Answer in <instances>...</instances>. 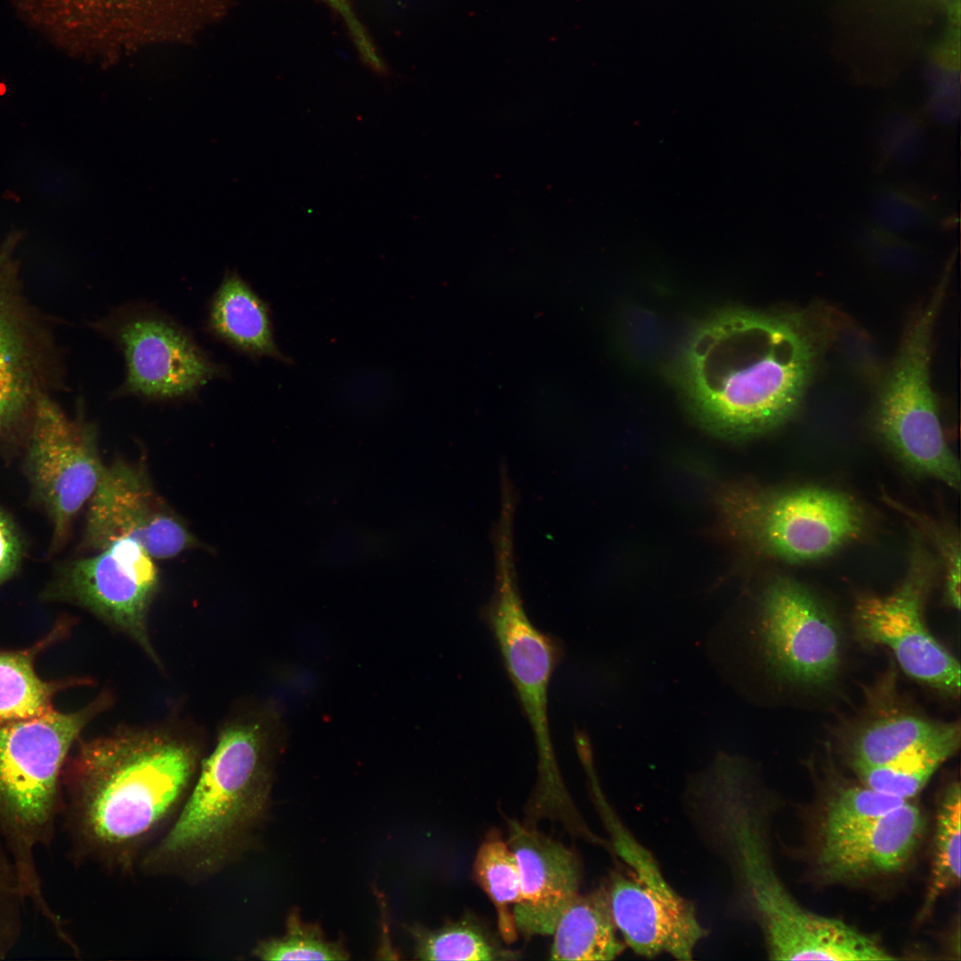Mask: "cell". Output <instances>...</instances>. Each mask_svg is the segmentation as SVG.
Instances as JSON below:
<instances>
[{"label":"cell","mask_w":961,"mask_h":961,"mask_svg":"<svg viewBox=\"0 0 961 961\" xmlns=\"http://www.w3.org/2000/svg\"><path fill=\"white\" fill-rule=\"evenodd\" d=\"M61 775V812L77 861L130 873L184 803L204 755L182 723L119 726L76 743Z\"/></svg>","instance_id":"1"},{"label":"cell","mask_w":961,"mask_h":961,"mask_svg":"<svg viewBox=\"0 0 961 961\" xmlns=\"http://www.w3.org/2000/svg\"><path fill=\"white\" fill-rule=\"evenodd\" d=\"M820 337L801 313L727 309L691 332L676 379L692 416L719 437L741 440L797 412L814 374Z\"/></svg>","instance_id":"2"},{"label":"cell","mask_w":961,"mask_h":961,"mask_svg":"<svg viewBox=\"0 0 961 961\" xmlns=\"http://www.w3.org/2000/svg\"><path fill=\"white\" fill-rule=\"evenodd\" d=\"M285 737L273 706H250L232 715L203 757L181 809L138 868L150 876L200 880L239 860L266 818Z\"/></svg>","instance_id":"3"},{"label":"cell","mask_w":961,"mask_h":961,"mask_svg":"<svg viewBox=\"0 0 961 961\" xmlns=\"http://www.w3.org/2000/svg\"><path fill=\"white\" fill-rule=\"evenodd\" d=\"M107 690L73 712L0 724V841L20 877L29 906L56 917L45 893L37 854L48 847L61 812V775L84 729L114 703Z\"/></svg>","instance_id":"4"},{"label":"cell","mask_w":961,"mask_h":961,"mask_svg":"<svg viewBox=\"0 0 961 961\" xmlns=\"http://www.w3.org/2000/svg\"><path fill=\"white\" fill-rule=\"evenodd\" d=\"M726 533L757 555L805 563L832 555L860 537L864 512L849 495L805 486L732 487L719 497Z\"/></svg>","instance_id":"5"},{"label":"cell","mask_w":961,"mask_h":961,"mask_svg":"<svg viewBox=\"0 0 961 961\" xmlns=\"http://www.w3.org/2000/svg\"><path fill=\"white\" fill-rule=\"evenodd\" d=\"M947 279L948 274L907 328L878 398L876 427L906 467L958 490L960 464L945 439L930 379L933 331Z\"/></svg>","instance_id":"6"},{"label":"cell","mask_w":961,"mask_h":961,"mask_svg":"<svg viewBox=\"0 0 961 961\" xmlns=\"http://www.w3.org/2000/svg\"><path fill=\"white\" fill-rule=\"evenodd\" d=\"M90 327L121 353L125 376L110 399L179 403L198 398L210 383L229 376L195 336L156 306L134 302L114 308Z\"/></svg>","instance_id":"7"},{"label":"cell","mask_w":961,"mask_h":961,"mask_svg":"<svg viewBox=\"0 0 961 961\" xmlns=\"http://www.w3.org/2000/svg\"><path fill=\"white\" fill-rule=\"evenodd\" d=\"M21 231L0 246V440L24 439L38 400L62 384L56 343L23 291L14 255Z\"/></svg>","instance_id":"8"},{"label":"cell","mask_w":961,"mask_h":961,"mask_svg":"<svg viewBox=\"0 0 961 961\" xmlns=\"http://www.w3.org/2000/svg\"><path fill=\"white\" fill-rule=\"evenodd\" d=\"M756 634L764 664L782 687L810 694L837 682L844 658L843 627L803 585L783 577L765 588Z\"/></svg>","instance_id":"9"},{"label":"cell","mask_w":961,"mask_h":961,"mask_svg":"<svg viewBox=\"0 0 961 961\" xmlns=\"http://www.w3.org/2000/svg\"><path fill=\"white\" fill-rule=\"evenodd\" d=\"M617 854L629 867L613 871L607 890L611 915L626 948L654 958L666 954L690 960L708 931L695 905L667 882L654 855L626 828L611 836Z\"/></svg>","instance_id":"10"},{"label":"cell","mask_w":961,"mask_h":961,"mask_svg":"<svg viewBox=\"0 0 961 961\" xmlns=\"http://www.w3.org/2000/svg\"><path fill=\"white\" fill-rule=\"evenodd\" d=\"M82 52L115 62L143 50L193 43L227 14L229 0H61Z\"/></svg>","instance_id":"11"},{"label":"cell","mask_w":961,"mask_h":961,"mask_svg":"<svg viewBox=\"0 0 961 961\" xmlns=\"http://www.w3.org/2000/svg\"><path fill=\"white\" fill-rule=\"evenodd\" d=\"M934 571L935 564L917 536L903 581L887 595L860 596L854 605L853 629L862 643L891 650L909 677L958 699L959 662L933 637L924 618Z\"/></svg>","instance_id":"12"},{"label":"cell","mask_w":961,"mask_h":961,"mask_svg":"<svg viewBox=\"0 0 961 961\" xmlns=\"http://www.w3.org/2000/svg\"><path fill=\"white\" fill-rule=\"evenodd\" d=\"M24 441L27 477L51 520V548L57 551L106 467L96 427L83 416L69 418L51 396H45L36 406Z\"/></svg>","instance_id":"13"},{"label":"cell","mask_w":961,"mask_h":961,"mask_svg":"<svg viewBox=\"0 0 961 961\" xmlns=\"http://www.w3.org/2000/svg\"><path fill=\"white\" fill-rule=\"evenodd\" d=\"M153 559L138 542L118 539L93 556L65 562L47 597L84 608L133 641L162 668L149 629L150 607L160 585Z\"/></svg>","instance_id":"14"},{"label":"cell","mask_w":961,"mask_h":961,"mask_svg":"<svg viewBox=\"0 0 961 961\" xmlns=\"http://www.w3.org/2000/svg\"><path fill=\"white\" fill-rule=\"evenodd\" d=\"M83 546L100 551L129 538L156 559H170L198 540L154 489L141 464L117 457L105 467L88 501Z\"/></svg>","instance_id":"15"},{"label":"cell","mask_w":961,"mask_h":961,"mask_svg":"<svg viewBox=\"0 0 961 961\" xmlns=\"http://www.w3.org/2000/svg\"><path fill=\"white\" fill-rule=\"evenodd\" d=\"M499 576L489 620L534 733L541 786L548 789L547 794L559 793L561 782L548 721V688L557 648L528 618L506 567Z\"/></svg>","instance_id":"16"},{"label":"cell","mask_w":961,"mask_h":961,"mask_svg":"<svg viewBox=\"0 0 961 961\" xmlns=\"http://www.w3.org/2000/svg\"><path fill=\"white\" fill-rule=\"evenodd\" d=\"M508 846L520 872L521 896L513 908L515 928L525 937L552 935L562 912L579 894L577 854L560 842L512 821Z\"/></svg>","instance_id":"17"},{"label":"cell","mask_w":961,"mask_h":961,"mask_svg":"<svg viewBox=\"0 0 961 961\" xmlns=\"http://www.w3.org/2000/svg\"><path fill=\"white\" fill-rule=\"evenodd\" d=\"M924 829L921 811L909 801L852 829L823 834L817 853L820 875L852 882L891 874L913 855Z\"/></svg>","instance_id":"18"},{"label":"cell","mask_w":961,"mask_h":961,"mask_svg":"<svg viewBox=\"0 0 961 961\" xmlns=\"http://www.w3.org/2000/svg\"><path fill=\"white\" fill-rule=\"evenodd\" d=\"M956 722H941L901 705L873 708L845 726L838 740L852 768L885 763L934 739Z\"/></svg>","instance_id":"19"},{"label":"cell","mask_w":961,"mask_h":961,"mask_svg":"<svg viewBox=\"0 0 961 961\" xmlns=\"http://www.w3.org/2000/svg\"><path fill=\"white\" fill-rule=\"evenodd\" d=\"M216 341L245 356L284 359L264 301L236 272L228 271L210 298L205 320Z\"/></svg>","instance_id":"20"},{"label":"cell","mask_w":961,"mask_h":961,"mask_svg":"<svg viewBox=\"0 0 961 961\" xmlns=\"http://www.w3.org/2000/svg\"><path fill=\"white\" fill-rule=\"evenodd\" d=\"M552 935V960L608 961L626 948L614 923L605 887L578 894L561 915Z\"/></svg>","instance_id":"21"},{"label":"cell","mask_w":961,"mask_h":961,"mask_svg":"<svg viewBox=\"0 0 961 961\" xmlns=\"http://www.w3.org/2000/svg\"><path fill=\"white\" fill-rule=\"evenodd\" d=\"M67 625L55 628L26 649L0 650V724L40 716L53 708L58 692L75 685L87 683L85 679L69 678L45 681L36 671V660L46 648L65 633Z\"/></svg>","instance_id":"22"},{"label":"cell","mask_w":961,"mask_h":961,"mask_svg":"<svg viewBox=\"0 0 961 961\" xmlns=\"http://www.w3.org/2000/svg\"><path fill=\"white\" fill-rule=\"evenodd\" d=\"M959 722L943 734L917 745L894 759L876 766L853 768L860 782L875 790L905 800L915 796L939 767L960 747Z\"/></svg>","instance_id":"23"},{"label":"cell","mask_w":961,"mask_h":961,"mask_svg":"<svg viewBox=\"0 0 961 961\" xmlns=\"http://www.w3.org/2000/svg\"><path fill=\"white\" fill-rule=\"evenodd\" d=\"M420 960L491 961L513 959L515 953L503 949L472 918H463L431 931L409 926Z\"/></svg>","instance_id":"24"},{"label":"cell","mask_w":961,"mask_h":961,"mask_svg":"<svg viewBox=\"0 0 961 961\" xmlns=\"http://www.w3.org/2000/svg\"><path fill=\"white\" fill-rule=\"evenodd\" d=\"M961 790L950 782L938 805L931 881L918 918L924 919L939 898L960 882Z\"/></svg>","instance_id":"25"},{"label":"cell","mask_w":961,"mask_h":961,"mask_svg":"<svg viewBox=\"0 0 961 961\" xmlns=\"http://www.w3.org/2000/svg\"><path fill=\"white\" fill-rule=\"evenodd\" d=\"M474 876L496 907L501 936L513 942L517 936L510 907L521 896V879L516 858L501 839L486 840L479 848L474 861Z\"/></svg>","instance_id":"26"},{"label":"cell","mask_w":961,"mask_h":961,"mask_svg":"<svg viewBox=\"0 0 961 961\" xmlns=\"http://www.w3.org/2000/svg\"><path fill=\"white\" fill-rule=\"evenodd\" d=\"M286 925L283 936L258 942L253 955L268 961L349 959L350 955L342 941H327L320 928L304 923L298 911L289 913Z\"/></svg>","instance_id":"27"},{"label":"cell","mask_w":961,"mask_h":961,"mask_svg":"<svg viewBox=\"0 0 961 961\" xmlns=\"http://www.w3.org/2000/svg\"><path fill=\"white\" fill-rule=\"evenodd\" d=\"M907 801L863 784L844 787L836 791L827 804L822 820V835L852 829L878 819Z\"/></svg>","instance_id":"28"},{"label":"cell","mask_w":961,"mask_h":961,"mask_svg":"<svg viewBox=\"0 0 961 961\" xmlns=\"http://www.w3.org/2000/svg\"><path fill=\"white\" fill-rule=\"evenodd\" d=\"M875 224L884 229L918 228L933 221V200L924 192L907 185H889L881 189L873 201Z\"/></svg>","instance_id":"29"},{"label":"cell","mask_w":961,"mask_h":961,"mask_svg":"<svg viewBox=\"0 0 961 961\" xmlns=\"http://www.w3.org/2000/svg\"><path fill=\"white\" fill-rule=\"evenodd\" d=\"M28 905L17 868L0 841V961L20 941Z\"/></svg>","instance_id":"30"},{"label":"cell","mask_w":961,"mask_h":961,"mask_svg":"<svg viewBox=\"0 0 961 961\" xmlns=\"http://www.w3.org/2000/svg\"><path fill=\"white\" fill-rule=\"evenodd\" d=\"M889 504L905 513L933 542L944 569V601L957 610L960 608V539L954 529L941 525L924 514L888 498Z\"/></svg>","instance_id":"31"},{"label":"cell","mask_w":961,"mask_h":961,"mask_svg":"<svg viewBox=\"0 0 961 961\" xmlns=\"http://www.w3.org/2000/svg\"><path fill=\"white\" fill-rule=\"evenodd\" d=\"M925 130L923 114H887L878 133L880 157L886 162L910 161L918 155Z\"/></svg>","instance_id":"32"},{"label":"cell","mask_w":961,"mask_h":961,"mask_svg":"<svg viewBox=\"0 0 961 961\" xmlns=\"http://www.w3.org/2000/svg\"><path fill=\"white\" fill-rule=\"evenodd\" d=\"M25 545L12 518L0 506V587L20 568Z\"/></svg>","instance_id":"33"},{"label":"cell","mask_w":961,"mask_h":961,"mask_svg":"<svg viewBox=\"0 0 961 961\" xmlns=\"http://www.w3.org/2000/svg\"><path fill=\"white\" fill-rule=\"evenodd\" d=\"M335 10L343 19L345 23L352 22L356 14L351 9L349 0H323Z\"/></svg>","instance_id":"34"}]
</instances>
